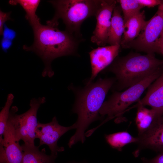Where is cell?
<instances>
[{"label": "cell", "instance_id": "5b68a950", "mask_svg": "<svg viewBox=\"0 0 163 163\" xmlns=\"http://www.w3.org/2000/svg\"><path fill=\"white\" fill-rule=\"evenodd\" d=\"M163 66L159 68L149 76L137 84L127 88L125 91H115L104 101L99 111L102 117L107 115L111 119L120 116L132 104L138 102L145 90L161 74Z\"/></svg>", "mask_w": 163, "mask_h": 163}, {"label": "cell", "instance_id": "484cf974", "mask_svg": "<svg viewBox=\"0 0 163 163\" xmlns=\"http://www.w3.org/2000/svg\"><path fill=\"white\" fill-rule=\"evenodd\" d=\"M12 44V41L11 40L3 38L2 40L1 46L2 50L5 52L7 51Z\"/></svg>", "mask_w": 163, "mask_h": 163}, {"label": "cell", "instance_id": "52a82bcc", "mask_svg": "<svg viewBox=\"0 0 163 163\" xmlns=\"http://www.w3.org/2000/svg\"><path fill=\"white\" fill-rule=\"evenodd\" d=\"M163 29V5H159L154 15L146 23L139 36L135 39L122 46L133 48L147 54L157 53L156 42Z\"/></svg>", "mask_w": 163, "mask_h": 163}, {"label": "cell", "instance_id": "cb8c5ba5", "mask_svg": "<svg viewBox=\"0 0 163 163\" xmlns=\"http://www.w3.org/2000/svg\"><path fill=\"white\" fill-rule=\"evenodd\" d=\"M11 12L5 13L0 10V34L2 35L4 26L5 22L11 19L10 17Z\"/></svg>", "mask_w": 163, "mask_h": 163}, {"label": "cell", "instance_id": "5bb4252c", "mask_svg": "<svg viewBox=\"0 0 163 163\" xmlns=\"http://www.w3.org/2000/svg\"><path fill=\"white\" fill-rule=\"evenodd\" d=\"M146 22L144 11H140L128 19L124 23V30L120 46H122L136 38Z\"/></svg>", "mask_w": 163, "mask_h": 163}, {"label": "cell", "instance_id": "f1b7e54d", "mask_svg": "<svg viewBox=\"0 0 163 163\" xmlns=\"http://www.w3.org/2000/svg\"><path fill=\"white\" fill-rule=\"evenodd\" d=\"M66 163H88L86 162H84V161H69L67 162H66Z\"/></svg>", "mask_w": 163, "mask_h": 163}, {"label": "cell", "instance_id": "ac0fdd59", "mask_svg": "<svg viewBox=\"0 0 163 163\" xmlns=\"http://www.w3.org/2000/svg\"><path fill=\"white\" fill-rule=\"evenodd\" d=\"M104 138L111 147L119 151H121L123 148L126 145L131 143H137L139 141L138 137H134L126 131L105 134Z\"/></svg>", "mask_w": 163, "mask_h": 163}, {"label": "cell", "instance_id": "603a6c76", "mask_svg": "<svg viewBox=\"0 0 163 163\" xmlns=\"http://www.w3.org/2000/svg\"><path fill=\"white\" fill-rule=\"evenodd\" d=\"M15 32L13 30L8 28L5 24L4 26L3 32V38L12 40L16 36Z\"/></svg>", "mask_w": 163, "mask_h": 163}, {"label": "cell", "instance_id": "7c38bea8", "mask_svg": "<svg viewBox=\"0 0 163 163\" xmlns=\"http://www.w3.org/2000/svg\"><path fill=\"white\" fill-rule=\"evenodd\" d=\"M139 149L149 148L163 152V115L158 117L150 127L139 136Z\"/></svg>", "mask_w": 163, "mask_h": 163}, {"label": "cell", "instance_id": "2e32d148", "mask_svg": "<svg viewBox=\"0 0 163 163\" xmlns=\"http://www.w3.org/2000/svg\"><path fill=\"white\" fill-rule=\"evenodd\" d=\"M23 152L22 163H55L57 156L47 155L45 149L40 151L38 147L21 145Z\"/></svg>", "mask_w": 163, "mask_h": 163}, {"label": "cell", "instance_id": "4316f807", "mask_svg": "<svg viewBox=\"0 0 163 163\" xmlns=\"http://www.w3.org/2000/svg\"><path fill=\"white\" fill-rule=\"evenodd\" d=\"M157 53H161L163 55V42L158 39L156 42Z\"/></svg>", "mask_w": 163, "mask_h": 163}, {"label": "cell", "instance_id": "7402d4cb", "mask_svg": "<svg viewBox=\"0 0 163 163\" xmlns=\"http://www.w3.org/2000/svg\"><path fill=\"white\" fill-rule=\"evenodd\" d=\"M143 7H153L157 5H163V0H137Z\"/></svg>", "mask_w": 163, "mask_h": 163}, {"label": "cell", "instance_id": "d4e9b609", "mask_svg": "<svg viewBox=\"0 0 163 163\" xmlns=\"http://www.w3.org/2000/svg\"><path fill=\"white\" fill-rule=\"evenodd\" d=\"M143 163H163V152L151 159L145 158H142Z\"/></svg>", "mask_w": 163, "mask_h": 163}, {"label": "cell", "instance_id": "83f0119b", "mask_svg": "<svg viewBox=\"0 0 163 163\" xmlns=\"http://www.w3.org/2000/svg\"><path fill=\"white\" fill-rule=\"evenodd\" d=\"M158 39L163 42V29Z\"/></svg>", "mask_w": 163, "mask_h": 163}, {"label": "cell", "instance_id": "9c48e42d", "mask_svg": "<svg viewBox=\"0 0 163 163\" xmlns=\"http://www.w3.org/2000/svg\"><path fill=\"white\" fill-rule=\"evenodd\" d=\"M116 1L101 0L95 16L97 23L91 37V41L100 46L107 43L111 24V19Z\"/></svg>", "mask_w": 163, "mask_h": 163}, {"label": "cell", "instance_id": "8992f818", "mask_svg": "<svg viewBox=\"0 0 163 163\" xmlns=\"http://www.w3.org/2000/svg\"><path fill=\"white\" fill-rule=\"evenodd\" d=\"M46 101L44 97L33 98L30 101V108L25 112L18 114V107L14 106L10 110L8 122L10 124L17 141L22 140L28 146H35V131L38 123L37 113L40 105Z\"/></svg>", "mask_w": 163, "mask_h": 163}, {"label": "cell", "instance_id": "9a60e30c", "mask_svg": "<svg viewBox=\"0 0 163 163\" xmlns=\"http://www.w3.org/2000/svg\"><path fill=\"white\" fill-rule=\"evenodd\" d=\"M120 6L114 8L111 19V24L107 43L110 45H120L124 28V22L121 14Z\"/></svg>", "mask_w": 163, "mask_h": 163}, {"label": "cell", "instance_id": "7a4b0ae2", "mask_svg": "<svg viewBox=\"0 0 163 163\" xmlns=\"http://www.w3.org/2000/svg\"><path fill=\"white\" fill-rule=\"evenodd\" d=\"M116 81L112 78H100L94 83L86 85L78 90L72 111L78 116L75 123L76 131L70 138L68 145L69 148L78 142L85 141L86 130L93 122L101 119L99 111L109 91Z\"/></svg>", "mask_w": 163, "mask_h": 163}, {"label": "cell", "instance_id": "3957f363", "mask_svg": "<svg viewBox=\"0 0 163 163\" xmlns=\"http://www.w3.org/2000/svg\"><path fill=\"white\" fill-rule=\"evenodd\" d=\"M114 60L108 69L115 75L119 91L137 84L163 65V60L156 58L154 54L130 53Z\"/></svg>", "mask_w": 163, "mask_h": 163}, {"label": "cell", "instance_id": "277c9868", "mask_svg": "<svg viewBox=\"0 0 163 163\" xmlns=\"http://www.w3.org/2000/svg\"><path fill=\"white\" fill-rule=\"evenodd\" d=\"M48 2L55 9L52 19L58 21L61 19L66 26V30L81 38L80 31L82 24L87 18L95 16L101 0H57Z\"/></svg>", "mask_w": 163, "mask_h": 163}, {"label": "cell", "instance_id": "f546056e", "mask_svg": "<svg viewBox=\"0 0 163 163\" xmlns=\"http://www.w3.org/2000/svg\"></svg>", "mask_w": 163, "mask_h": 163}, {"label": "cell", "instance_id": "8fae6325", "mask_svg": "<svg viewBox=\"0 0 163 163\" xmlns=\"http://www.w3.org/2000/svg\"><path fill=\"white\" fill-rule=\"evenodd\" d=\"M120 45L99 46L89 53L91 75L86 85L92 82L101 71L111 64L117 57Z\"/></svg>", "mask_w": 163, "mask_h": 163}, {"label": "cell", "instance_id": "d6986e66", "mask_svg": "<svg viewBox=\"0 0 163 163\" xmlns=\"http://www.w3.org/2000/svg\"><path fill=\"white\" fill-rule=\"evenodd\" d=\"M40 2L39 0H10L9 3L12 5L19 4L22 7L26 13V18L32 28L40 24V19L36 14Z\"/></svg>", "mask_w": 163, "mask_h": 163}, {"label": "cell", "instance_id": "4fadbf2b", "mask_svg": "<svg viewBox=\"0 0 163 163\" xmlns=\"http://www.w3.org/2000/svg\"><path fill=\"white\" fill-rule=\"evenodd\" d=\"M148 88L145 96L132 108L147 105L163 115V69L159 76Z\"/></svg>", "mask_w": 163, "mask_h": 163}, {"label": "cell", "instance_id": "ffe728a7", "mask_svg": "<svg viewBox=\"0 0 163 163\" xmlns=\"http://www.w3.org/2000/svg\"><path fill=\"white\" fill-rule=\"evenodd\" d=\"M120 4L123 14L124 23L130 18L139 13L143 7L137 0H120L117 1Z\"/></svg>", "mask_w": 163, "mask_h": 163}, {"label": "cell", "instance_id": "6da1fadb", "mask_svg": "<svg viewBox=\"0 0 163 163\" xmlns=\"http://www.w3.org/2000/svg\"><path fill=\"white\" fill-rule=\"evenodd\" d=\"M47 25L41 24L32 27L34 35L33 45L23 46L27 51L34 52L43 60L45 67L42 73L43 77H51L54 74L51 66L53 60L59 57L76 54L81 38L68 31H61L58 21L52 19Z\"/></svg>", "mask_w": 163, "mask_h": 163}, {"label": "cell", "instance_id": "e0dca14e", "mask_svg": "<svg viewBox=\"0 0 163 163\" xmlns=\"http://www.w3.org/2000/svg\"><path fill=\"white\" fill-rule=\"evenodd\" d=\"M135 122L139 136L147 130L157 119L161 116L155 110L148 109L143 106L137 107Z\"/></svg>", "mask_w": 163, "mask_h": 163}, {"label": "cell", "instance_id": "30bf717a", "mask_svg": "<svg viewBox=\"0 0 163 163\" xmlns=\"http://www.w3.org/2000/svg\"><path fill=\"white\" fill-rule=\"evenodd\" d=\"M3 136L0 139V163H22L23 152L21 145L8 121Z\"/></svg>", "mask_w": 163, "mask_h": 163}, {"label": "cell", "instance_id": "44dd1931", "mask_svg": "<svg viewBox=\"0 0 163 163\" xmlns=\"http://www.w3.org/2000/svg\"><path fill=\"white\" fill-rule=\"evenodd\" d=\"M14 96L9 94L4 107L0 112V139H3V136L8 119L10 107L13 102Z\"/></svg>", "mask_w": 163, "mask_h": 163}, {"label": "cell", "instance_id": "ba28073f", "mask_svg": "<svg viewBox=\"0 0 163 163\" xmlns=\"http://www.w3.org/2000/svg\"><path fill=\"white\" fill-rule=\"evenodd\" d=\"M76 128L75 123L69 126L60 125L55 116L50 123H43L38 122L35 131L36 137L40 140L38 147L46 145L51 151V154L57 156L58 152L63 151L65 149L63 147L58 145V140L67 132Z\"/></svg>", "mask_w": 163, "mask_h": 163}]
</instances>
